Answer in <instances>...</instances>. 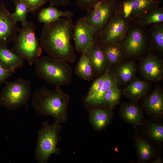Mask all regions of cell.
<instances>
[{"mask_svg": "<svg viewBox=\"0 0 163 163\" xmlns=\"http://www.w3.org/2000/svg\"><path fill=\"white\" fill-rule=\"evenodd\" d=\"M74 27L72 18H61L44 24L40 38L41 47L53 58L74 62L76 56L72 43Z\"/></svg>", "mask_w": 163, "mask_h": 163, "instance_id": "cell-1", "label": "cell"}, {"mask_svg": "<svg viewBox=\"0 0 163 163\" xmlns=\"http://www.w3.org/2000/svg\"><path fill=\"white\" fill-rule=\"evenodd\" d=\"M69 95L60 87L51 90L45 87L37 88L33 95L32 104L34 110L43 115L53 117L59 123L67 119Z\"/></svg>", "mask_w": 163, "mask_h": 163, "instance_id": "cell-2", "label": "cell"}, {"mask_svg": "<svg viewBox=\"0 0 163 163\" xmlns=\"http://www.w3.org/2000/svg\"><path fill=\"white\" fill-rule=\"evenodd\" d=\"M35 63L37 76L55 87L68 85L72 81V69L67 62L44 56Z\"/></svg>", "mask_w": 163, "mask_h": 163, "instance_id": "cell-3", "label": "cell"}, {"mask_svg": "<svg viewBox=\"0 0 163 163\" xmlns=\"http://www.w3.org/2000/svg\"><path fill=\"white\" fill-rule=\"evenodd\" d=\"M36 27L32 21H27L19 28L13 41L12 50L30 65L35 63L41 56L43 49L36 35Z\"/></svg>", "mask_w": 163, "mask_h": 163, "instance_id": "cell-4", "label": "cell"}, {"mask_svg": "<svg viewBox=\"0 0 163 163\" xmlns=\"http://www.w3.org/2000/svg\"><path fill=\"white\" fill-rule=\"evenodd\" d=\"M61 129L59 123L56 121L52 125L47 121L43 123L38 132L35 150V159L38 163H46L52 154H59L57 145Z\"/></svg>", "mask_w": 163, "mask_h": 163, "instance_id": "cell-5", "label": "cell"}, {"mask_svg": "<svg viewBox=\"0 0 163 163\" xmlns=\"http://www.w3.org/2000/svg\"><path fill=\"white\" fill-rule=\"evenodd\" d=\"M0 93V104L8 110H16L26 104L31 94L30 82L23 78L5 82Z\"/></svg>", "mask_w": 163, "mask_h": 163, "instance_id": "cell-6", "label": "cell"}, {"mask_svg": "<svg viewBox=\"0 0 163 163\" xmlns=\"http://www.w3.org/2000/svg\"><path fill=\"white\" fill-rule=\"evenodd\" d=\"M119 0H102L87 11L84 17L87 23L95 30V36L106 26L116 9Z\"/></svg>", "mask_w": 163, "mask_h": 163, "instance_id": "cell-7", "label": "cell"}, {"mask_svg": "<svg viewBox=\"0 0 163 163\" xmlns=\"http://www.w3.org/2000/svg\"><path fill=\"white\" fill-rule=\"evenodd\" d=\"M129 26L128 21L114 13L104 29L95 36V39L101 46L120 42L126 36Z\"/></svg>", "mask_w": 163, "mask_h": 163, "instance_id": "cell-8", "label": "cell"}, {"mask_svg": "<svg viewBox=\"0 0 163 163\" xmlns=\"http://www.w3.org/2000/svg\"><path fill=\"white\" fill-rule=\"evenodd\" d=\"M161 0H123L119 1L115 13L129 21H138L144 14L157 7Z\"/></svg>", "mask_w": 163, "mask_h": 163, "instance_id": "cell-9", "label": "cell"}, {"mask_svg": "<svg viewBox=\"0 0 163 163\" xmlns=\"http://www.w3.org/2000/svg\"><path fill=\"white\" fill-rule=\"evenodd\" d=\"M96 32L85 21L80 18L74 25L73 38L75 48L78 53H85L94 44Z\"/></svg>", "mask_w": 163, "mask_h": 163, "instance_id": "cell-10", "label": "cell"}, {"mask_svg": "<svg viewBox=\"0 0 163 163\" xmlns=\"http://www.w3.org/2000/svg\"><path fill=\"white\" fill-rule=\"evenodd\" d=\"M4 3L0 4V45L13 41L19 28Z\"/></svg>", "mask_w": 163, "mask_h": 163, "instance_id": "cell-11", "label": "cell"}, {"mask_svg": "<svg viewBox=\"0 0 163 163\" xmlns=\"http://www.w3.org/2000/svg\"><path fill=\"white\" fill-rule=\"evenodd\" d=\"M126 36L122 43L124 52L130 56L141 53L146 45L144 33L140 28L135 27L128 30Z\"/></svg>", "mask_w": 163, "mask_h": 163, "instance_id": "cell-12", "label": "cell"}, {"mask_svg": "<svg viewBox=\"0 0 163 163\" xmlns=\"http://www.w3.org/2000/svg\"><path fill=\"white\" fill-rule=\"evenodd\" d=\"M139 69L142 75L147 80L157 82L163 78L162 61L155 55L148 56L141 63Z\"/></svg>", "mask_w": 163, "mask_h": 163, "instance_id": "cell-13", "label": "cell"}, {"mask_svg": "<svg viewBox=\"0 0 163 163\" xmlns=\"http://www.w3.org/2000/svg\"><path fill=\"white\" fill-rule=\"evenodd\" d=\"M94 71L98 72L104 71L108 62L102 46L95 40L93 45L85 53Z\"/></svg>", "mask_w": 163, "mask_h": 163, "instance_id": "cell-14", "label": "cell"}, {"mask_svg": "<svg viewBox=\"0 0 163 163\" xmlns=\"http://www.w3.org/2000/svg\"><path fill=\"white\" fill-rule=\"evenodd\" d=\"M144 108L150 116L158 118L163 114V94L158 88L154 89L143 103Z\"/></svg>", "mask_w": 163, "mask_h": 163, "instance_id": "cell-15", "label": "cell"}, {"mask_svg": "<svg viewBox=\"0 0 163 163\" xmlns=\"http://www.w3.org/2000/svg\"><path fill=\"white\" fill-rule=\"evenodd\" d=\"M24 60L7 45H0V64L4 68L14 72L23 66Z\"/></svg>", "mask_w": 163, "mask_h": 163, "instance_id": "cell-16", "label": "cell"}, {"mask_svg": "<svg viewBox=\"0 0 163 163\" xmlns=\"http://www.w3.org/2000/svg\"><path fill=\"white\" fill-rule=\"evenodd\" d=\"M149 85L146 82L136 79L133 80L122 91V94L129 99L138 100L143 97L147 93Z\"/></svg>", "mask_w": 163, "mask_h": 163, "instance_id": "cell-17", "label": "cell"}, {"mask_svg": "<svg viewBox=\"0 0 163 163\" xmlns=\"http://www.w3.org/2000/svg\"><path fill=\"white\" fill-rule=\"evenodd\" d=\"M120 114L125 121L135 126L140 125L142 114L139 107L135 103H123L120 107Z\"/></svg>", "mask_w": 163, "mask_h": 163, "instance_id": "cell-18", "label": "cell"}, {"mask_svg": "<svg viewBox=\"0 0 163 163\" xmlns=\"http://www.w3.org/2000/svg\"><path fill=\"white\" fill-rule=\"evenodd\" d=\"M136 72L135 62L130 61L122 63L115 69L113 77L116 82L125 84L132 81Z\"/></svg>", "mask_w": 163, "mask_h": 163, "instance_id": "cell-19", "label": "cell"}, {"mask_svg": "<svg viewBox=\"0 0 163 163\" xmlns=\"http://www.w3.org/2000/svg\"><path fill=\"white\" fill-rule=\"evenodd\" d=\"M73 15L70 11H60L50 5L49 7L40 10L38 14L37 18L40 22L45 24L54 21L61 18H72Z\"/></svg>", "mask_w": 163, "mask_h": 163, "instance_id": "cell-20", "label": "cell"}, {"mask_svg": "<svg viewBox=\"0 0 163 163\" xmlns=\"http://www.w3.org/2000/svg\"><path fill=\"white\" fill-rule=\"evenodd\" d=\"M112 114L110 109L97 108L91 110L90 120L93 127L97 130L106 127L110 123Z\"/></svg>", "mask_w": 163, "mask_h": 163, "instance_id": "cell-21", "label": "cell"}, {"mask_svg": "<svg viewBox=\"0 0 163 163\" xmlns=\"http://www.w3.org/2000/svg\"><path fill=\"white\" fill-rule=\"evenodd\" d=\"M102 47L109 63L113 65L122 61L124 51L120 42L110 43Z\"/></svg>", "mask_w": 163, "mask_h": 163, "instance_id": "cell-22", "label": "cell"}, {"mask_svg": "<svg viewBox=\"0 0 163 163\" xmlns=\"http://www.w3.org/2000/svg\"><path fill=\"white\" fill-rule=\"evenodd\" d=\"M76 74L79 77L88 81L93 79V70L84 53L82 55L75 68Z\"/></svg>", "mask_w": 163, "mask_h": 163, "instance_id": "cell-23", "label": "cell"}, {"mask_svg": "<svg viewBox=\"0 0 163 163\" xmlns=\"http://www.w3.org/2000/svg\"><path fill=\"white\" fill-rule=\"evenodd\" d=\"M142 25L162 23L163 21V10L158 6L144 14L138 21Z\"/></svg>", "mask_w": 163, "mask_h": 163, "instance_id": "cell-24", "label": "cell"}, {"mask_svg": "<svg viewBox=\"0 0 163 163\" xmlns=\"http://www.w3.org/2000/svg\"><path fill=\"white\" fill-rule=\"evenodd\" d=\"M117 83L113 76L107 71L105 79L99 92L95 96L89 104L98 105L104 104V97L107 91L114 84Z\"/></svg>", "mask_w": 163, "mask_h": 163, "instance_id": "cell-25", "label": "cell"}, {"mask_svg": "<svg viewBox=\"0 0 163 163\" xmlns=\"http://www.w3.org/2000/svg\"><path fill=\"white\" fill-rule=\"evenodd\" d=\"M136 145L139 159L142 162L147 161L152 158L153 151L150 145L142 139L136 140Z\"/></svg>", "mask_w": 163, "mask_h": 163, "instance_id": "cell-26", "label": "cell"}, {"mask_svg": "<svg viewBox=\"0 0 163 163\" xmlns=\"http://www.w3.org/2000/svg\"><path fill=\"white\" fill-rule=\"evenodd\" d=\"M116 84L113 85L107 91L104 97V104H107L110 110L117 105L120 97L121 92Z\"/></svg>", "mask_w": 163, "mask_h": 163, "instance_id": "cell-27", "label": "cell"}, {"mask_svg": "<svg viewBox=\"0 0 163 163\" xmlns=\"http://www.w3.org/2000/svg\"><path fill=\"white\" fill-rule=\"evenodd\" d=\"M14 2L15 8L14 12L11 13L12 18L16 23L20 21L22 26L24 25L27 21V16L29 12L28 8L26 5L20 0H14Z\"/></svg>", "mask_w": 163, "mask_h": 163, "instance_id": "cell-28", "label": "cell"}, {"mask_svg": "<svg viewBox=\"0 0 163 163\" xmlns=\"http://www.w3.org/2000/svg\"><path fill=\"white\" fill-rule=\"evenodd\" d=\"M151 36L155 48L159 51L163 50V25L162 23L155 24Z\"/></svg>", "mask_w": 163, "mask_h": 163, "instance_id": "cell-29", "label": "cell"}, {"mask_svg": "<svg viewBox=\"0 0 163 163\" xmlns=\"http://www.w3.org/2000/svg\"><path fill=\"white\" fill-rule=\"evenodd\" d=\"M107 74V71L104 75L97 79L93 83L89 91L86 99V101L90 102L100 91Z\"/></svg>", "mask_w": 163, "mask_h": 163, "instance_id": "cell-30", "label": "cell"}, {"mask_svg": "<svg viewBox=\"0 0 163 163\" xmlns=\"http://www.w3.org/2000/svg\"><path fill=\"white\" fill-rule=\"evenodd\" d=\"M148 134L154 140L158 142L163 140V126L162 124L153 123L151 124L148 129Z\"/></svg>", "mask_w": 163, "mask_h": 163, "instance_id": "cell-31", "label": "cell"}, {"mask_svg": "<svg viewBox=\"0 0 163 163\" xmlns=\"http://www.w3.org/2000/svg\"><path fill=\"white\" fill-rule=\"evenodd\" d=\"M27 6L29 12H36L45 4L48 0H20Z\"/></svg>", "mask_w": 163, "mask_h": 163, "instance_id": "cell-32", "label": "cell"}, {"mask_svg": "<svg viewBox=\"0 0 163 163\" xmlns=\"http://www.w3.org/2000/svg\"><path fill=\"white\" fill-rule=\"evenodd\" d=\"M102 0H77L75 5L80 8L87 11L91 9L98 2Z\"/></svg>", "mask_w": 163, "mask_h": 163, "instance_id": "cell-33", "label": "cell"}, {"mask_svg": "<svg viewBox=\"0 0 163 163\" xmlns=\"http://www.w3.org/2000/svg\"><path fill=\"white\" fill-rule=\"evenodd\" d=\"M13 72L12 71L4 68L0 64V83L5 82Z\"/></svg>", "mask_w": 163, "mask_h": 163, "instance_id": "cell-34", "label": "cell"}, {"mask_svg": "<svg viewBox=\"0 0 163 163\" xmlns=\"http://www.w3.org/2000/svg\"><path fill=\"white\" fill-rule=\"evenodd\" d=\"M51 5L58 6L61 5H66L69 3V0H48Z\"/></svg>", "mask_w": 163, "mask_h": 163, "instance_id": "cell-35", "label": "cell"}]
</instances>
